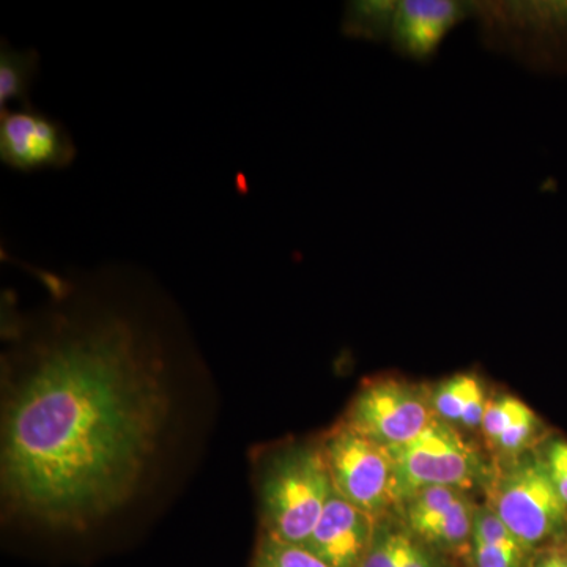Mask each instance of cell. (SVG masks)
Instances as JSON below:
<instances>
[{"instance_id": "cell-1", "label": "cell", "mask_w": 567, "mask_h": 567, "mask_svg": "<svg viewBox=\"0 0 567 567\" xmlns=\"http://www.w3.org/2000/svg\"><path fill=\"white\" fill-rule=\"evenodd\" d=\"M167 412L162 358L133 322L66 331L3 409V498L51 527H87L132 498Z\"/></svg>"}, {"instance_id": "cell-2", "label": "cell", "mask_w": 567, "mask_h": 567, "mask_svg": "<svg viewBox=\"0 0 567 567\" xmlns=\"http://www.w3.org/2000/svg\"><path fill=\"white\" fill-rule=\"evenodd\" d=\"M333 491L322 447L284 451L270 461L260 481L267 535L305 547Z\"/></svg>"}, {"instance_id": "cell-3", "label": "cell", "mask_w": 567, "mask_h": 567, "mask_svg": "<svg viewBox=\"0 0 567 567\" xmlns=\"http://www.w3.org/2000/svg\"><path fill=\"white\" fill-rule=\"evenodd\" d=\"M394 503L431 487H472L484 475L483 462L445 421L436 420L404 445L390 447Z\"/></svg>"}, {"instance_id": "cell-4", "label": "cell", "mask_w": 567, "mask_h": 567, "mask_svg": "<svg viewBox=\"0 0 567 567\" xmlns=\"http://www.w3.org/2000/svg\"><path fill=\"white\" fill-rule=\"evenodd\" d=\"M491 507L525 548L557 535L567 516V505L539 457H525L499 476Z\"/></svg>"}, {"instance_id": "cell-5", "label": "cell", "mask_w": 567, "mask_h": 567, "mask_svg": "<svg viewBox=\"0 0 567 567\" xmlns=\"http://www.w3.org/2000/svg\"><path fill=\"white\" fill-rule=\"evenodd\" d=\"M320 447L336 494L350 505L375 518L394 503L393 465L385 447L346 423L336 425Z\"/></svg>"}, {"instance_id": "cell-6", "label": "cell", "mask_w": 567, "mask_h": 567, "mask_svg": "<svg viewBox=\"0 0 567 567\" xmlns=\"http://www.w3.org/2000/svg\"><path fill=\"white\" fill-rule=\"evenodd\" d=\"M436 420L431 398L395 379H380L358 393L344 423L385 450L404 445Z\"/></svg>"}, {"instance_id": "cell-7", "label": "cell", "mask_w": 567, "mask_h": 567, "mask_svg": "<svg viewBox=\"0 0 567 567\" xmlns=\"http://www.w3.org/2000/svg\"><path fill=\"white\" fill-rule=\"evenodd\" d=\"M78 148L66 126L33 106L0 110V159L18 173L65 169Z\"/></svg>"}, {"instance_id": "cell-8", "label": "cell", "mask_w": 567, "mask_h": 567, "mask_svg": "<svg viewBox=\"0 0 567 567\" xmlns=\"http://www.w3.org/2000/svg\"><path fill=\"white\" fill-rule=\"evenodd\" d=\"M470 7L454 0L395 2L386 40L402 58L427 62L435 58L447 33L468 17Z\"/></svg>"}, {"instance_id": "cell-9", "label": "cell", "mask_w": 567, "mask_h": 567, "mask_svg": "<svg viewBox=\"0 0 567 567\" xmlns=\"http://www.w3.org/2000/svg\"><path fill=\"white\" fill-rule=\"evenodd\" d=\"M374 533L375 518L333 491L305 548L330 567H360Z\"/></svg>"}, {"instance_id": "cell-10", "label": "cell", "mask_w": 567, "mask_h": 567, "mask_svg": "<svg viewBox=\"0 0 567 567\" xmlns=\"http://www.w3.org/2000/svg\"><path fill=\"white\" fill-rule=\"evenodd\" d=\"M431 398L432 410L439 420L457 423L466 429L481 427L487 404L477 377L458 374L436 386Z\"/></svg>"}, {"instance_id": "cell-11", "label": "cell", "mask_w": 567, "mask_h": 567, "mask_svg": "<svg viewBox=\"0 0 567 567\" xmlns=\"http://www.w3.org/2000/svg\"><path fill=\"white\" fill-rule=\"evenodd\" d=\"M40 70V54L33 48L20 51L2 40L0 47V110L17 102L32 106L31 89Z\"/></svg>"}, {"instance_id": "cell-12", "label": "cell", "mask_w": 567, "mask_h": 567, "mask_svg": "<svg viewBox=\"0 0 567 567\" xmlns=\"http://www.w3.org/2000/svg\"><path fill=\"white\" fill-rule=\"evenodd\" d=\"M475 514L476 507L472 505L468 496L464 495L456 505L443 513L442 516L421 525L413 533L439 547H461L462 544L472 539Z\"/></svg>"}, {"instance_id": "cell-13", "label": "cell", "mask_w": 567, "mask_h": 567, "mask_svg": "<svg viewBox=\"0 0 567 567\" xmlns=\"http://www.w3.org/2000/svg\"><path fill=\"white\" fill-rule=\"evenodd\" d=\"M394 3L390 0L380 2H350L346 9L342 31L354 39L371 41L386 40L388 25L393 14Z\"/></svg>"}, {"instance_id": "cell-14", "label": "cell", "mask_w": 567, "mask_h": 567, "mask_svg": "<svg viewBox=\"0 0 567 567\" xmlns=\"http://www.w3.org/2000/svg\"><path fill=\"white\" fill-rule=\"evenodd\" d=\"M254 567H330L317 558L308 548L284 543L267 535L257 547Z\"/></svg>"}, {"instance_id": "cell-15", "label": "cell", "mask_w": 567, "mask_h": 567, "mask_svg": "<svg viewBox=\"0 0 567 567\" xmlns=\"http://www.w3.org/2000/svg\"><path fill=\"white\" fill-rule=\"evenodd\" d=\"M527 406L525 402L518 401L516 398H511V395L488 402L481 429H483L487 439L491 440L492 443H495L496 440L499 439V435L509 427V424L513 423Z\"/></svg>"}, {"instance_id": "cell-16", "label": "cell", "mask_w": 567, "mask_h": 567, "mask_svg": "<svg viewBox=\"0 0 567 567\" xmlns=\"http://www.w3.org/2000/svg\"><path fill=\"white\" fill-rule=\"evenodd\" d=\"M402 536L375 528L360 567H401Z\"/></svg>"}, {"instance_id": "cell-17", "label": "cell", "mask_w": 567, "mask_h": 567, "mask_svg": "<svg viewBox=\"0 0 567 567\" xmlns=\"http://www.w3.org/2000/svg\"><path fill=\"white\" fill-rule=\"evenodd\" d=\"M537 417L529 406L509 424L494 445L506 454H518L529 445L536 434Z\"/></svg>"}, {"instance_id": "cell-18", "label": "cell", "mask_w": 567, "mask_h": 567, "mask_svg": "<svg viewBox=\"0 0 567 567\" xmlns=\"http://www.w3.org/2000/svg\"><path fill=\"white\" fill-rule=\"evenodd\" d=\"M470 543L476 567H522L525 555L522 548L494 546L476 537H472Z\"/></svg>"}, {"instance_id": "cell-19", "label": "cell", "mask_w": 567, "mask_h": 567, "mask_svg": "<svg viewBox=\"0 0 567 567\" xmlns=\"http://www.w3.org/2000/svg\"><path fill=\"white\" fill-rule=\"evenodd\" d=\"M544 464L547 466L551 483L567 505V442L558 440L548 445Z\"/></svg>"}, {"instance_id": "cell-20", "label": "cell", "mask_w": 567, "mask_h": 567, "mask_svg": "<svg viewBox=\"0 0 567 567\" xmlns=\"http://www.w3.org/2000/svg\"><path fill=\"white\" fill-rule=\"evenodd\" d=\"M401 567H439L431 554L413 543L410 537L402 536Z\"/></svg>"}, {"instance_id": "cell-21", "label": "cell", "mask_w": 567, "mask_h": 567, "mask_svg": "<svg viewBox=\"0 0 567 567\" xmlns=\"http://www.w3.org/2000/svg\"><path fill=\"white\" fill-rule=\"evenodd\" d=\"M537 567H567V558L565 557H550L544 559Z\"/></svg>"}]
</instances>
